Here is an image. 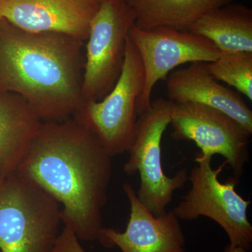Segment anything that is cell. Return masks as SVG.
<instances>
[{
  "instance_id": "obj_1",
  "label": "cell",
  "mask_w": 252,
  "mask_h": 252,
  "mask_svg": "<svg viewBox=\"0 0 252 252\" xmlns=\"http://www.w3.org/2000/svg\"><path fill=\"white\" fill-rule=\"evenodd\" d=\"M112 157L74 118L42 122L18 173L62 205L61 220L79 240H98L112 174Z\"/></svg>"
},
{
  "instance_id": "obj_2",
  "label": "cell",
  "mask_w": 252,
  "mask_h": 252,
  "mask_svg": "<svg viewBox=\"0 0 252 252\" xmlns=\"http://www.w3.org/2000/svg\"><path fill=\"white\" fill-rule=\"evenodd\" d=\"M85 41L34 32L0 18V92L21 96L42 122L71 119L84 104Z\"/></svg>"
},
{
  "instance_id": "obj_3",
  "label": "cell",
  "mask_w": 252,
  "mask_h": 252,
  "mask_svg": "<svg viewBox=\"0 0 252 252\" xmlns=\"http://www.w3.org/2000/svg\"><path fill=\"white\" fill-rule=\"evenodd\" d=\"M61 221L59 203L26 177L0 182L1 252H52Z\"/></svg>"
},
{
  "instance_id": "obj_4",
  "label": "cell",
  "mask_w": 252,
  "mask_h": 252,
  "mask_svg": "<svg viewBox=\"0 0 252 252\" xmlns=\"http://www.w3.org/2000/svg\"><path fill=\"white\" fill-rule=\"evenodd\" d=\"M212 157L199 152L189 175L191 187L172 210L179 220H191L200 217L211 219L225 230L230 245L250 251L252 245V225L248 209L251 200L237 193L239 180L230 177L221 183L218 177L225 162L212 169Z\"/></svg>"
},
{
  "instance_id": "obj_5",
  "label": "cell",
  "mask_w": 252,
  "mask_h": 252,
  "mask_svg": "<svg viewBox=\"0 0 252 252\" xmlns=\"http://www.w3.org/2000/svg\"><path fill=\"white\" fill-rule=\"evenodd\" d=\"M172 107V101L157 99L152 101L148 110L138 116L127 152L129 158L124 166L126 175L140 174L137 198L156 217L167 212L175 190L182 188L189 179L187 169H181L172 177L162 170V137L171 121Z\"/></svg>"
},
{
  "instance_id": "obj_6",
  "label": "cell",
  "mask_w": 252,
  "mask_h": 252,
  "mask_svg": "<svg viewBox=\"0 0 252 252\" xmlns=\"http://www.w3.org/2000/svg\"><path fill=\"white\" fill-rule=\"evenodd\" d=\"M135 14L125 0H100L84 45V103L103 99L120 77Z\"/></svg>"
},
{
  "instance_id": "obj_7",
  "label": "cell",
  "mask_w": 252,
  "mask_h": 252,
  "mask_svg": "<svg viewBox=\"0 0 252 252\" xmlns=\"http://www.w3.org/2000/svg\"><path fill=\"white\" fill-rule=\"evenodd\" d=\"M144 85L138 51L129 36L120 77L103 99L85 102L72 118L97 135L111 157L128 152L135 136L137 104Z\"/></svg>"
},
{
  "instance_id": "obj_8",
  "label": "cell",
  "mask_w": 252,
  "mask_h": 252,
  "mask_svg": "<svg viewBox=\"0 0 252 252\" xmlns=\"http://www.w3.org/2000/svg\"><path fill=\"white\" fill-rule=\"evenodd\" d=\"M171 137L192 141L203 155L222 156L240 180L250 160L249 144L252 132L225 113L195 102H172Z\"/></svg>"
},
{
  "instance_id": "obj_9",
  "label": "cell",
  "mask_w": 252,
  "mask_h": 252,
  "mask_svg": "<svg viewBox=\"0 0 252 252\" xmlns=\"http://www.w3.org/2000/svg\"><path fill=\"white\" fill-rule=\"evenodd\" d=\"M128 36L140 54L144 70V89L137 104L138 116L150 108L154 86L172 69L185 63L213 62L221 55L207 38L173 28L144 31L134 25Z\"/></svg>"
},
{
  "instance_id": "obj_10",
  "label": "cell",
  "mask_w": 252,
  "mask_h": 252,
  "mask_svg": "<svg viewBox=\"0 0 252 252\" xmlns=\"http://www.w3.org/2000/svg\"><path fill=\"white\" fill-rule=\"evenodd\" d=\"M123 190L130 203V217L124 232L102 228L98 240L105 248L122 252H186V239L180 220L172 210L154 216L137 198L129 183Z\"/></svg>"
},
{
  "instance_id": "obj_11",
  "label": "cell",
  "mask_w": 252,
  "mask_h": 252,
  "mask_svg": "<svg viewBox=\"0 0 252 252\" xmlns=\"http://www.w3.org/2000/svg\"><path fill=\"white\" fill-rule=\"evenodd\" d=\"M100 0H0V18L24 31L86 41Z\"/></svg>"
},
{
  "instance_id": "obj_12",
  "label": "cell",
  "mask_w": 252,
  "mask_h": 252,
  "mask_svg": "<svg viewBox=\"0 0 252 252\" xmlns=\"http://www.w3.org/2000/svg\"><path fill=\"white\" fill-rule=\"evenodd\" d=\"M167 97L173 102H195L225 113L252 133V111L243 97L210 75L207 63L194 62L176 69L166 81Z\"/></svg>"
},
{
  "instance_id": "obj_13",
  "label": "cell",
  "mask_w": 252,
  "mask_h": 252,
  "mask_svg": "<svg viewBox=\"0 0 252 252\" xmlns=\"http://www.w3.org/2000/svg\"><path fill=\"white\" fill-rule=\"evenodd\" d=\"M41 123L21 96L0 92V182L18 171Z\"/></svg>"
},
{
  "instance_id": "obj_14",
  "label": "cell",
  "mask_w": 252,
  "mask_h": 252,
  "mask_svg": "<svg viewBox=\"0 0 252 252\" xmlns=\"http://www.w3.org/2000/svg\"><path fill=\"white\" fill-rule=\"evenodd\" d=\"M189 32L211 41L221 54L252 53V9L233 2L215 8Z\"/></svg>"
},
{
  "instance_id": "obj_15",
  "label": "cell",
  "mask_w": 252,
  "mask_h": 252,
  "mask_svg": "<svg viewBox=\"0 0 252 252\" xmlns=\"http://www.w3.org/2000/svg\"><path fill=\"white\" fill-rule=\"evenodd\" d=\"M233 0H125L135 14L136 27L148 31L166 27L189 32L207 11Z\"/></svg>"
},
{
  "instance_id": "obj_16",
  "label": "cell",
  "mask_w": 252,
  "mask_h": 252,
  "mask_svg": "<svg viewBox=\"0 0 252 252\" xmlns=\"http://www.w3.org/2000/svg\"><path fill=\"white\" fill-rule=\"evenodd\" d=\"M210 75L235 88L252 100V53L221 54L213 62L207 63Z\"/></svg>"
},
{
  "instance_id": "obj_17",
  "label": "cell",
  "mask_w": 252,
  "mask_h": 252,
  "mask_svg": "<svg viewBox=\"0 0 252 252\" xmlns=\"http://www.w3.org/2000/svg\"><path fill=\"white\" fill-rule=\"evenodd\" d=\"M52 252H86L74 231L64 225L55 243Z\"/></svg>"
},
{
  "instance_id": "obj_18",
  "label": "cell",
  "mask_w": 252,
  "mask_h": 252,
  "mask_svg": "<svg viewBox=\"0 0 252 252\" xmlns=\"http://www.w3.org/2000/svg\"><path fill=\"white\" fill-rule=\"evenodd\" d=\"M223 252H249V251L240 248V247L233 246V245H230L229 244L228 246L225 247Z\"/></svg>"
}]
</instances>
